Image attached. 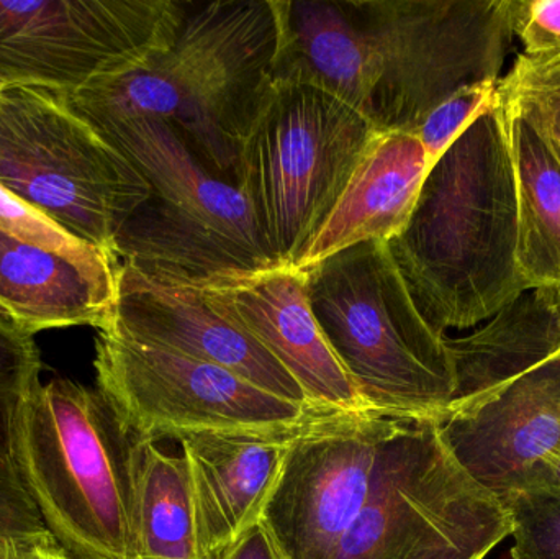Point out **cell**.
Segmentation results:
<instances>
[{
	"label": "cell",
	"mask_w": 560,
	"mask_h": 559,
	"mask_svg": "<svg viewBox=\"0 0 560 559\" xmlns=\"http://www.w3.org/2000/svg\"><path fill=\"white\" fill-rule=\"evenodd\" d=\"M388 248L421 314L443 334L486 324L528 291L499 102L430 167L410 220Z\"/></svg>",
	"instance_id": "6da1fadb"
},
{
	"label": "cell",
	"mask_w": 560,
	"mask_h": 559,
	"mask_svg": "<svg viewBox=\"0 0 560 559\" xmlns=\"http://www.w3.org/2000/svg\"><path fill=\"white\" fill-rule=\"evenodd\" d=\"M278 43L276 0L207 3L187 12L166 53L69 101L94 125L166 121L213 176L235 184L243 141L275 85Z\"/></svg>",
	"instance_id": "7a4b0ae2"
},
{
	"label": "cell",
	"mask_w": 560,
	"mask_h": 559,
	"mask_svg": "<svg viewBox=\"0 0 560 559\" xmlns=\"http://www.w3.org/2000/svg\"><path fill=\"white\" fill-rule=\"evenodd\" d=\"M447 345L456 391L438 430L464 471L506 509L538 489L560 453V291L529 289Z\"/></svg>",
	"instance_id": "3957f363"
},
{
	"label": "cell",
	"mask_w": 560,
	"mask_h": 559,
	"mask_svg": "<svg viewBox=\"0 0 560 559\" xmlns=\"http://www.w3.org/2000/svg\"><path fill=\"white\" fill-rule=\"evenodd\" d=\"M144 440L98 387L39 381L20 403L10 458L46 531L74 559H141Z\"/></svg>",
	"instance_id": "277c9868"
},
{
	"label": "cell",
	"mask_w": 560,
	"mask_h": 559,
	"mask_svg": "<svg viewBox=\"0 0 560 559\" xmlns=\"http://www.w3.org/2000/svg\"><path fill=\"white\" fill-rule=\"evenodd\" d=\"M302 271L319 330L365 409L440 419L456 391L453 354L411 298L388 243H361Z\"/></svg>",
	"instance_id": "5b68a950"
},
{
	"label": "cell",
	"mask_w": 560,
	"mask_h": 559,
	"mask_svg": "<svg viewBox=\"0 0 560 559\" xmlns=\"http://www.w3.org/2000/svg\"><path fill=\"white\" fill-rule=\"evenodd\" d=\"M95 127L153 189L118 233L115 261L189 286L278 268L242 190L213 176L171 125L127 118Z\"/></svg>",
	"instance_id": "8992f818"
},
{
	"label": "cell",
	"mask_w": 560,
	"mask_h": 559,
	"mask_svg": "<svg viewBox=\"0 0 560 559\" xmlns=\"http://www.w3.org/2000/svg\"><path fill=\"white\" fill-rule=\"evenodd\" d=\"M378 133L319 89L275 82L243 141L235 184L279 266H299Z\"/></svg>",
	"instance_id": "52a82bcc"
},
{
	"label": "cell",
	"mask_w": 560,
	"mask_h": 559,
	"mask_svg": "<svg viewBox=\"0 0 560 559\" xmlns=\"http://www.w3.org/2000/svg\"><path fill=\"white\" fill-rule=\"evenodd\" d=\"M0 186L114 261L118 233L153 194L69 94L36 85L0 88Z\"/></svg>",
	"instance_id": "ba28073f"
},
{
	"label": "cell",
	"mask_w": 560,
	"mask_h": 559,
	"mask_svg": "<svg viewBox=\"0 0 560 559\" xmlns=\"http://www.w3.org/2000/svg\"><path fill=\"white\" fill-rule=\"evenodd\" d=\"M510 535L505 505L454 459L436 420L404 419L331 559H483Z\"/></svg>",
	"instance_id": "9c48e42d"
},
{
	"label": "cell",
	"mask_w": 560,
	"mask_h": 559,
	"mask_svg": "<svg viewBox=\"0 0 560 559\" xmlns=\"http://www.w3.org/2000/svg\"><path fill=\"white\" fill-rule=\"evenodd\" d=\"M375 66L372 124L415 133L460 89L499 82L512 0H349Z\"/></svg>",
	"instance_id": "30bf717a"
},
{
	"label": "cell",
	"mask_w": 560,
	"mask_h": 559,
	"mask_svg": "<svg viewBox=\"0 0 560 559\" xmlns=\"http://www.w3.org/2000/svg\"><path fill=\"white\" fill-rule=\"evenodd\" d=\"M95 387L144 442L203 433L275 435L323 416L238 374L97 330Z\"/></svg>",
	"instance_id": "8fae6325"
},
{
	"label": "cell",
	"mask_w": 560,
	"mask_h": 559,
	"mask_svg": "<svg viewBox=\"0 0 560 559\" xmlns=\"http://www.w3.org/2000/svg\"><path fill=\"white\" fill-rule=\"evenodd\" d=\"M186 16L174 0H0V88L74 94L166 53Z\"/></svg>",
	"instance_id": "7c38bea8"
},
{
	"label": "cell",
	"mask_w": 560,
	"mask_h": 559,
	"mask_svg": "<svg viewBox=\"0 0 560 559\" xmlns=\"http://www.w3.org/2000/svg\"><path fill=\"white\" fill-rule=\"evenodd\" d=\"M404 419L371 412L315 417L293 440L262 524L287 559H331L371 496Z\"/></svg>",
	"instance_id": "4fadbf2b"
},
{
	"label": "cell",
	"mask_w": 560,
	"mask_h": 559,
	"mask_svg": "<svg viewBox=\"0 0 560 559\" xmlns=\"http://www.w3.org/2000/svg\"><path fill=\"white\" fill-rule=\"evenodd\" d=\"M98 330L225 368L275 396L312 407L292 374L255 338L217 314L194 286L151 278L117 263V301Z\"/></svg>",
	"instance_id": "5bb4252c"
},
{
	"label": "cell",
	"mask_w": 560,
	"mask_h": 559,
	"mask_svg": "<svg viewBox=\"0 0 560 559\" xmlns=\"http://www.w3.org/2000/svg\"><path fill=\"white\" fill-rule=\"evenodd\" d=\"M207 304L255 338L292 374L319 412H365L313 315L305 271L232 272L192 284Z\"/></svg>",
	"instance_id": "9a60e30c"
},
{
	"label": "cell",
	"mask_w": 560,
	"mask_h": 559,
	"mask_svg": "<svg viewBox=\"0 0 560 559\" xmlns=\"http://www.w3.org/2000/svg\"><path fill=\"white\" fill-rule=\"evenodd\" d=\"M302 429L275 435L203 433L180 440L202 559L219 558L262 521L287 453Z\"/></svg>",
	"instance_id": "2e32d148"
},
{
	"label": "cell",
	"mask_w": 560,
	"mask_h": 559,
	"mask_svg": "<svg viewBox=\"0 0 560 559\" xmlns=\"http://www.w3.org/2000/svg\"><path fill=\"white\" fill-rule=\"evenodd\" d=\"M430 167L417 135L381 131L296 268L361 243L394 240L410 220Z\"/></svg>",
	"instance_id": "e0dca14e"
},
{
	"label": "cell",
	"mask_w": 560,
	"mask_h": 559,
	"mask_svg": "<svg viewBox=\"0 0 560 559\" xmlns=\"http://www.w3.org/2000/svg\"><path fill=\"white\" fill-rule=\"evenodd\" d=\"M276 9L275 82L319 89L371 120L374 58L349 0H276Z\"/></svg>",
	"instance_id": "ac0fdd59"
},
{
	"label": "cell",
	"mask_w": 560,
	"mask_h": 559,
	"mask_svg": "<svg viewBox=\"0 0 560 559\" xmlns=\"http://www.w3.org/2000/svg\"><path fill=\"white\" fill-rule=\"evenodd\" d=\"M115 302L71 263L0 232V315L28 335L51 328H102Z\"/></svg>",
	"instance_id": "d6986e66"
},
{
	"label": "cell",
	"mask_w": 560,
	"mask_h": 559,
	"mask_svg": "<svg viewBox=\"0 0 560 559\" xmlns=\"http://www.w3.org/2000/svg\"><path fill=\"white\" fill-rule=\"evenodd\" d=\"M499 105L515 173L520 271L528 291H560V164L525 118Z\"/></svg>",
	"instance_id": "ffe728a7"
},
{
	"label": "cell",
	"mask_w": 560,
	"mask_h": 559,
	"mask_svg": "<svg viewBox=\"0 0 560 559\" xmlns=\"http://www.w3.org/2000/svg\"><path fill=\"white\" fill-rule=\"evenodd\" d=\"M138 545L141 559H202L186 459L151 442L141 458Z\"/></svg>",
	"instance_id": "44dd1931"
},
{
	"label": "cell",
	"mask_w": 560,
	"mask_h": 559,
	"mask_svg": "<svg viewBox=\"0 0 560 559\" xmlns=\"http://www.w3.org/2000/svg\"><path fill=\"white\" fill-rule=\"evenodd\" d=\"M0 232L23 245L45 249L79 269L95 289L117 301V263L97 246L72 235L42 210L0 186Z\"/></svg>",
	"instance_id": "7402d4cb"
},
{
	"label": "cell",
	"mask_w": 560,
	"mask_h": 559,
	"mask_svg": "<svg viewBox=\"0 0 560 559\" xmlns=\"http://www.w3.org/2000/svg\"><path fill=\"white\" fill-rule=\"evenodd\" d=\"M500 104L525 118L560 164V53L520 55L497 84Z\"/></svg>",
	"instance_id": "603a6c76"
},
{
	"label": "cell",
	"mask_w": 560,
	"mask_h": 559,
	"mask_svg": "<svg viewBox=\"0 0 560 559\" xmlns=\"http://www.w3.org/2000/svg\"><path fill=\"white\" fill-rule=\"evenodd\" d=\"M39 374L42 354L32 335L0 315V455L7 458L12 450L16 409L23 397L42 381Z\"/></svg>",
	"instance_id": "cb8c5ba5"
},
{
	"label": "cell",
	"mask_w": 560,
	"mask_h": 559,
	"mask_svg": "<svg viewBox=\"0 0 560 559\" xmlns=\"http://www.w3.org/2000/svg\"><path fill=\"white\" fill-rule=\"evenodd\" d=\"M512 519L513 559H560V492L536 489L506 505Z\"/></svg>",
	"instance_id": "d4e9b609"
},
{
	"label": "cell",
	"mask_w": 560,
	"mask_h": 559,
	"mask_svg": "<svg viewBox=\"0 0 560 559\" xmlns=\"http://www.w3.org/2000/svg\"><path fill=\"white\" fill-rule=\"evenodd\" d=\"M497 84L499 82H482V84L460 89L424 118L415 135L423 143L431 166L474 120H477L483 112L495 107L499 102Z\"/></svg>",
	"instance_id": "484cf974"
},
{
	"label": "cell",
	"mask_w": 560,
	"mask_h": 559,
	"mask_svg": "<svg viewBox=\"0 0 560 559\" xmlns=\"http://www.w3.org/2000/svg\"><path fill=\"white\" fill-rule=\"evenodd\" d=\"M513 32L523 43L522 55L560 53V0H512Z\"/></svg>",
	"instance_id": "4316f807"
},
{
	"label": "cell",
	"mask_w": 560,
	"mask_h": 559,
	"mask_svg": "<svg viewBox=\"0 0 560 559\" xmlns=\"http://www.w3.org/2000/svg\"><path fill=\"white\" fill-rule=\"evenodd\" d=\"M45 531L42 517L23 488L12 459L0 455V532L36 534Z\"/></svg>",
	"instance_id": "83f0119b"
},
{
	"label": "cell",
	"mask_w": 560,
	"mask_h": 559,
	"mask_svg": "<svg viewBox=\"0 0 560 559\" xmlns=\"http://www.w3.org/2000/svg\"><path fill=\"white\" fill-rule=\"evenodd\" d=\"M0 559H74L48 531L36 534L0 532Z\"/></svg>",
	"instance_id": "f1b7e54d"
},
{
	"label": "cell",
	"mask_w": 560,
	"mask_h": 559,
	"mask_svg": "<svg viewBox=\"0 0 560 559\" xmlns=\"http://www.w3.org/2000/svg\"><path fill=\"white\" fill-rule=\"evenodd\" d=\"M217 559H287L262 522L249 528Z\"/></svg>",
	"instance_id": "f546056e"
},
{
	"label": "cell",
	"mask_w": 560,
	"mask_h": 559,
	"mask_svg": "<svg viewBox=\"0 0 560 559\" xmlns=\"http://www.w3.org/2000/svg\"><path fill=\"white\" fill-rule=\"evenodd\" d=\"M538 489H551V491L560 492V453L546 466Z\"/></svg>",
	"instance_id": "4dcf8cb0"
}]
</instances>
